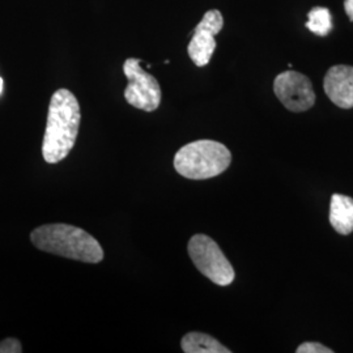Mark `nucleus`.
I'll return each mask as SVG.
<instances>
[{
	"instance_id": "1",
	"label": "nucleus",
	"mask_w": 353,
	"mask_h": 353,
	"mask_svg": "<svg viewBox=\"0 0 353 353\" xmlns=\"http://www.w3.org/2000/svg\"><path fill=\"white\" fill-rule=\"evenodd\" d=\"M81 122L80 105L68 89H58L51 96L48 125L42 143V156L49 164L64 160L75 145Z\"/></svg>"
},
{
	"instance_id": "2",
	"label": "nucleus",
	"mask_w": 353,
	"mask_h": 353,
	"mask_svg": "<svg viewBox=\"0 0 353 353\" xmlns=\"http://www.w3.org/2000/svg\"><path fill=\"white\" fill-rule=\"evenodd\" d=\"M32 243L42 252L84 263H100L103 250L99 241L81 228L45 224L30 233Z\"/></svg>"
},
{
	"instance_id": "3",
	"label": "nucleus",
	"mask_w": 353,
	"mask_h": 353,
	"mask_svg": "<svg viewBox=\"0 0 353 353\" xmlns=\"http://www.w3.org/2000/svg\"><path fill=\"white\" fill-rule=\"evenodd\" d=\"M232 163V153L214 140H196L186 144L174 156L178 174L189 179H208L224 173Z\"/></svg>"
},
{
	"instance_id": "4",
	"label": "nucleus",
	"mask_w": 353,
	"mask_h": 353,
	"mask_svg": "<svg viewBox=\"0 0 353 353\" xmlns=\"http://www.w3.org/2000/svg\"><path fill=\"white\" fill-rule=\"evenodd\" d=\"M188 250L195 267L214 284L227 287L234 281L236 274L233 267L211 237L195 234L189 241Z\"/></svg>"
},
{
	"instance_id": "5",
	"label": "nucleus",
	"mask_w": 353,
	"mask_h": 353,
	"mask_svg": "<svg viewBox=\"0 0 353 353\" xmlns=\"http://www.w3.org/2000/svg\"><path fill=\"white\" fill-rule=\"evenodd\" d=\"M141 61L128 58L123 63V72L128 84L125 89L126 101L144 112H154L161 103V88L154 76L141 68Z\"/></svg>"
},
{
	"instance_id": "6",
	"label": "nucleus",
	"mask_w": 353,
	"mask_h": 353,
	"mask_svg": "<svg viewBox=\"0 0 353 353\" xmlns=\"http://www.w3.org/2000/svg\"><path fill=\"white\" fill-rule=\"evenodd\" d=\"M274 92L290 112L303 113L316 103V93L307 76L296 71H285L276 76Z\"/></svg>"
},
{
	"instance_id": "7",
	"label": "nucleus",
	"mask_w": 353,
	"mask_h": 353,
	"mask_svg": "<svg viewBox=\"0 0 353 353\" xmlns=\"http://www.w3.org/2000/svg\"><path fill=\"white\" fill-rule=\"evenodd\" d=\"M223 26L224 19L221 12L211 10L204 13L201 23L194 29L188 51L191 61L198 67H204L210 63L216 49L214 36L221 32Z\"/></svg>"
},
{
	"instance_id": "8",
	"label": "nucleus",
	"mask_w": 353,
	"mask_h": 353,
	"mask_svg": "<svg viewBox=\"0 0 353 353\" xmlns=\"http://www.w3.org/2000/svg\"><path fill=\"white\" fill-rule=\"evenodd\" d=\"M328 99L341 109L353 108V67L338 64L331 67L323 80Z\"/></svg>"
},
{
	"instance_id": "9",
	"label": "nucleus",
	"mask_w": 353,
	"mask_h": 353,
	"mask_svg": "<svg viewBox=\"0 0 353 353\" xmlns=\"http://www.w3.org/2000/svg\"><path fill=\"white\" fill-rule=\"evenodd\" d=\"M330 224L343 236L353 232V199L351 196L334 194L330 202Z\"/></svg>"
},
{
	"instance_id": "10",
	"label": "nucleus",
	"mask_w": 353,
	"mask_h": 353,
	"mask_svg": "<svg viewBox=\"0 0 353 353\" xmlns=\"http://www.w3.org/2000/svg\"><path fill=\"white\" fill-rule=\"evenodd\" d=\"M182 351L186 353H230L220 341L203 332L186 334L181 341Z\"/></svg>"
},
{
	"instance_id": "11",
	"label": "nucleus",
	"mask_w": 353,
	"mask_h": 353,
	"mask_svg": "<svg viewBox=\"0 0 353 353\" xmlns=\"http://www.w3.org/2000/svg\"><path fill=\"white\" fill-rule=\"evenodd\" d=\"M306 28L319 37H326L332 30V16L325 7H314L307 13Z\"/></svg>"
},
{
	"instance_id": "12",
	"label": "nucleus",
	"mask_w": 353,
	"mask_h": 353,
	"mask_svg": "<svg viewBox=\"0 0 353 353\" xmlns=\"http://www.w3.org/2000/svg\"><path fill=\"white\" fill-rule=\"evenodd\" d=\"M297 353H332L334 351L327 348L326 345L321 344V343H316V341H307L301 344L297 350Z\"/></svg>"
},
{
	"instance_id": "13",
	"label": "nucleus",
	"mask_w": 353,
	"mask_h": 353,
	"mask_svg": "<svg viewBox=\"0 0 353 353\" xmlns=\"http://www.w3.org/2000/svg\"><path fill=\"white\" fill-rule=\"evenodd\" d=\"M23 345L16 338H7L0 341V353H21Z\"/></svg>"
},
{
	"instance_id": "14",
	"label": "nucleus",
	"mask_w": 353,
	"mask_h": 353,
	"mask_svg": "<svg viewBox=\"0 0 353 353\" xmlns=\"http://www.w3.org/2000/svg\"><path fill=\"white\" fill-rule=\"evenodd\" d=\"M344 10L351 21H353V0H344Z\"/></svg>"
},
{
	"instance_id": "15",
	"label": "nucleus",
	"mask_w": 353,
	"mask_h": 353,
	"mask_svg": "<svg viewBox=\"0 0 353 353\" xmlns=\"http://www.w3.org/2000/svg\"><path fill=\"white\" fill-rule=\"evenodd\" d=\"M1 90H3V79L0 77V93H1Z\"/></svg>"
}]
</instances>
